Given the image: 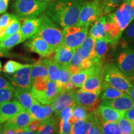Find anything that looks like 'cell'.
Segmentation results:
<instances>
[{
	"label": "cell",
	"instance_id": "6da1fadb",
	"mask_svg": "<svg viewBox=\"0 0 134 134\" xmlns=\"http://www.w3.org/2000/svg\"><path fill=\"white\" fill-rule=\"evenodd\" d=\"M83 0H57L50 3L46 14L64 28L78 24Z\"/></svg>",
	"mask_w": 134,
	"mask_h": 134
},
{
	"label": "cell",
	"instance_id": "7a4b0ae2",
	"mask_svg": "<svg viewBox=\"0 0 134 134\" xmlns=\"http://www.w3.org/2000/svg\"><path fill=\"white\" fill-rule=\"evenodd\" d=\"M40 20L39 29L35 36L44 40L55 52L57 48L62 44V30L60 29L56 23L46 14L42 15L40 17Z\"/></svg>",
	"mask_w": 134,
	"mask_h": 134
},
{
	"label": "cell",
	"instance_id": "3957f363",
	"mask_svg": "<svg viewBox=\"0 0 134 134\" xmlns=\"http://www.w3.org/2000/svg\"><path fill=\"white\" fill-rule=\"evenodd\" d=\"M103 80L110 86L124 93H127L133 86L128 78L113 62L103 64Z\"/></svg>",
	"mask_w": 134,
	"mask_h": 134
},
{
	"label": "cell",
	"instance_id": "277c9868",
	"mask_svg": "<svg viewBox=\"0 0 134 134\" xmlns=\"http://www.w3.org/2000/svg\"><path fill=\"white\" fill-rule=\"evenodd\" d=\"M48 4L38 0H16L13 6V13L21 19L37 18L46 11Z\"/></svg>",
	"mask_w": 134,
	"mask_h": 134
},
{
	"label": "cell",
	"instance_id": "5b68a950",
	"mask_svg": "<svg viewBox=\"0 0 134 134\" xmlns=\"http://www.w3.org/2000/svg\"><path fill=\"white\" fill-rule=\"evenodd\" d=\"M103 16L102 0H90L84 2L80 9L78 26H90V23L96 21Z\"/></svg>",
	"mask_w": 134,
	"mask_h": 134
},
{
	"label": "cell",
	"instance_id": "8992f818",
	"mask_svg": "<svg viewBox=\"0 0 134 134\" xmlns=\"http://www.w3.org/2000/svg\"><path fill=\"white\" fill-rule=\"evenodd\" d=\"M88 25L70 26L62 30V44L70 48H79L88 34Z\"/></svg>",
	"mask_w": 134,
	"mask_h": 134
},
{
	"label": "cell",
	"instance_id": "52a82bcc",
	"mask_svg": "<svg viewBox=\"0 0 134 134\" xmlns=\"http://www.w3.org/2000/svg\"><path fill=\"white\" fill-rule=\"evenodd\" d=\"M116 66L127 77L134 75V47L126 46L116 57Z\"/></svg>",
	"mask_w": 134,
	"mask_h": 134
},
{
	"label": "cell",
	"instance_id": "ba28073f",
	"mask_svg": "<svg viewBox=\"0 0 134 134\" xmlns=\"http://www.w3.org/2000/svg\"><path fill=\"white\" fill-rule=\"evenodd\" d=\"M100 93V92L93 93L83 91L81 89L76 90L74 93L75 103L85 107L88 110V113L96 111L100 103L99 99Z\"/></svg>",
	"mask_w": 134,
	"mask_h": 134
},
{
	"label": "cell",
	"instance_id": "9c48e42d",
	"mask_svg": "<svg viewBox=\"0 0 134 134\" xmlns=\"http://www.w3.org/2000/svg\"><path fill=\"white\" fill-rule=\"evenodd\" d=\"M32 65H24L11 76L4 75L14 86L31 91L32 82L31 70Z\"/></svg>",
	"mask_w": 134,
	"mask_h": 134
},
{
	"label": "cell",
	"instance_id": "30bf717a",
	"mask_svg": "<svg viewBox=\"0 0 134 134\" xmlns=\"http://www.w3.org/2000/svg\"><path fill=\"white\" fill-rule=\"evenodd\" d=\"M113 18L124 32L134 20V9L130 6V2H125L120 4L114 12L110 13Z\"/></svg>",
	"mask_w": 134,
	"mask_h": 134
},
{
	"label": "cell",
	"instance_id": "8fae6325",
	"mask_svg": "<svg viewBox=\"0 0 134 134\" xmlns=\"http://www.w3.org/2000/svg\"><path fill=\"white\" fill-rule=\"evenodd\" d=\"M103 80V64L96 65L93 72L84 82L81 90L93 93L100 92Z\"/></svg>",
	"mask_w": 134,
	"mask_h": 134
},
{
	"label": "cell",
	"instance_id": "7c38bea8",
	"mask_svg": "<svg viewBox=\"0 0 134 134\" xmlns=\"http://www.w3.org/2000/svg\"><path fill=\"white\" fill-rule=\"evenodd\" d=\"M75 91H61L58 94L51 104L56 116L58 117L64 109L76 104L74 98Z\"/></svg>",
	"mask_w": 134,
	"mask_h": 134
},
{
	"label": "cell",
	"instance_id": "4fadbf2b",
	"mask_svg": "<svg viewBox=\"0 0 134 134\" xmlns=\"http://www.w3.org/2000/svg\"><path fill=\"white\" fill-rule=\"evenodd\" d=\"M26 46L33 52L37 53L41 57L48 58L55 52L44 40L39 37L34 36L26 43Z\"/></svg>",
	"mask_w": 134,
	"mask_h": 134
},
{
	"label": "cell",
	"instance_id": "5bb4252c",
	"mask_svg": "<svg viewBox=\"0 0 134 134\" xmlns=\"http://www.w3.org/2000/svg\"><path fill=\"white\" fill-rule=\"evenodd\" d=\"M24 110V108L16 99L1 104H0V124H3Z\"/></svg>",
	"mask_w": 134,
	"mask_h": 134
},
{
	"label": "cell",
	"instance_id": "9a60e30c",
	"mask_svg": "<svg viewBox=\"0 0 134 134\" xmlns=\"http://www.w3.org/2000/svg\"><path fill=\"white\" fill-rule=\"evenodd\" d=\"M100 104L123 113H125L134 107V101L127 93H124L122 96L113 99L102 100Z\"/></svg>",
	"mask_w": 134,
	"mask_h": 134
},
{
	"label": "cell",
	"instance_id": "2e32d148",
	"mask_svg": "<svg viewBox=\"0 0 134 134\" xmlns=\"http://www.w3.org/2000/svg\"><path fill=\"white\" fill-rule=\"evenodd\" d=\"M105 21L104 23V29L109 39L114 44L116 45L122 36L123 32L120 29L119 25L114 19L111 13L105 16Z\"/></svg>",
	"mask_w": 134,
	"mask_h": 134
},
{
	"label": "cell",
	"instance_id": "e0dca14e",
	"mask_svg": "<svg viewBox=\"0 0 134 134\" xmlns=\"http://www.w3.org/2000/svg\"><path fill=\"white\" fill-rule=\"evenodd\" d=\"M40 24H41L40 18L23 19L19 31L25 40L32 37L37 33Z\"/></svg>",
	"mask_w": 134,
	"mask_h": 134
},
{
	"label": "cell",
	"instance_id": "ac0fdd59",
	"mask_svg": "<svg viewBox=\"0 0 134 134\" xmlns=\"http://www.w3.org/2000/svg\"><path fill=\"white\" fill-rule=\"evenodd\" d=\"M99 117L101 124L105 122H117L122 117H124V113L120 112L110 108L108 105L100 104L97 109Z\"/></svg>",
	"mask_w": 134,
	"mask_h": 134
},
{
	"label": "cell",
	"instance_id": "d6986e66",
	"mask_svg": "<svg viewBox=\"0 0 134 134\" xmlns=\"http://www.w3.org/2000/svg\"><path fill=\"white\" fill-rule=\"evenodd\" d=\"M75 50V48L61 44L55 50L53 60L59 66H69Z\"/></svg>",
	"mask_w": 134,
	"mask_h": 134
},
{
	"label": "cell",
	"instance_id": "ffe728a7",
	"mask_svg": "<svg viewBox=\"0 0 134 134\" xmlns=\"http://www.w3.org/2000/svg\"><path fill=\"white\" fill-rule=\"evenodd\" d=\"M96 111L88 113L85 119L78 120L73 123L70 134H88L94 120Z\"/></svg>",
	"mask_w": 134,
	"mask_h": 134
},
{
	"label": "cell",
	"instance_id": "44dd1931",
	"mask_svg": "<svg viewBox=\"0 0 134 134\" xmlns=\"http://www.w3.org/2000/svg\"><path fill=\"white\" fill-rule=\"evenodd\" d=\"M32 119V117L29 112L26 110H24L11 118V119L4 122V124L13 127L16 129H25Z\"/></svg>",
	"mask_w": 134,
	"mask_h": 134
},
{
	"label": "cell",
	"instance_id": "7402d4cb",
	"mask_svg": "<svg viewBox=\"0 0 134 134\" xmlns=\"http://www.w3.org/2000/svg\"><path fill=\"white\" fill-rule=\"evenodd\" d=\"M114 46L115 45L108 39L102 38H96L94 44V57L104 63V58L109 47Z\"/></svg>",
	"mask_w": 134,
	"mask_h": 134
},
{
	"label": "cell",
	"instance_id": "603a6c76",
	"mask_svg": "<svg viewBox=\"0 0 134 134\" xmlns=\"http://www.w3.org/2000/svg\"><path fill=\"white\" fill-rule=\"evenodd\" d=\"M13 91L15 98L18 100L24 109L28 111L32 103L36 100L32 96L31 92L29 90L16 86H14Z\"/></svg>",
	"mask_w": 134,
	"mask_h": 134
},
{
	"label": "cell",
	"instance_id": "cb8c5ba5",
	"mask_svg": "<svg viewBox=\"0 0 134 134\" xmlns=\"http://www.w3.org/2000/svg\"><path fill=\"white\" fill-rule=\"evenodd\" d=\"M105 21V16L103 15V16H100L96 21L94 22V24L92 25L89 34H90L92 37L94 38V39L102 38H105V39H108L109 41H110V40L109 39L108 35H107L104 29Z\"/></svg>",
	"mask_w": 134,
	"mask_h": 134
},
{
	"label": "cell",
	"instance_id": "d4e9b609",
	"mask_svg": "<svg viewBox=\"0 0 134 134\" xmlns=\"http://www.w3.org/2000/svg\"><path fill=\"white\" fill-rule=\"evenodd\" d=\"M57 119L55 117H50L43 120H41V123L36 134H56L58 132Z\"/></svg>",
	"mask_w": 134,
	"mask_h": 134
},
{
	"label": "cell",
	"instance_id": "484cf974",
	"mask_svg": "<svg viewBox=\"0 0 134 134\" xmlns=\"http://www.w3.org/2000/svg\"><path fill=\"white\" fill-rule=\"evenodd\" d=\"M123 94V92L111 86L104 81L102 83L100 93V97L102 100L113 99L122 96Z\"/></svg>",
	"mask_w": 134,
	"mask_h": 134
},
{
	"label": "cell",
	"instance_id": "4316f807",
	"mask_svg": "<svg viewBox=\"0 0 134 134\" xmlns=\"http://www.w3.org/2000/svg\"><path fill=\"white\" fill-rule=\"evenodd\" d=\"M95 39L88 34L86 38L79 47L80 52L84 58L94 57V44Z\"/></svg>",
	"mask_w": 134,
	"mask_h": 134
},
{
	"label": "cell",
	"instance_id": "83f0119b",
	"mask_svg": "<svg viewBox=\"0 0 134 134\" xmlns=\"http://www.w3.org/2000/svg\"><path fill=\"white\" fill-rule=\"evenodd\" d=\"M95 65H94L91 68H88V69L81 70V71L78 73H76V74L71 75V78H70V81L72 82V83L76 88H81L84 82L86 81L87 78L93 72Z\"/></svg>",
	"mask_w": 134,
	"mask_h": 134
},
{
	"label": "cell",
	"instance_id": "f1b7e54d",
	"mask_svg": "<svg viewBox=\"0 0 134 134\" xmlns=\"http://www.w3.org/2000/svg\"><path fill=\"white\" fill-rule=\"evenodd\" d=\"M26 41L20 31L17 32L0 42V47L5 50H9L16 45Z\"/></svg>",
	"mask_w": 134,
	"mask_h": 134
},
{
	"label": "cell",
	"instance_id": "f546056e",
	"mask_svg": "<svg viewBox=\"0 0 134 134\" xmlns=\"http://www.w3.org/2000/svg\"><path fill=\"white\" fill-rule=\"evenodd\" d=\"M41 60L47 68L48 78L55 83L59 78V65L54 60L49 58L41 59Z\"/></svg>",
	"mask_w": 134,
	"mask_h": 134
},
{
	"label": "cell",
	"instance_id": "4dcf8cb0",
	"mask_svg": "<svg viewBox=\"0 0 134 134\" xmlns=\"http://www.w3.org/2000/svg\"><path fill=\"white\" fill-rule=\"evenodd\" d=\"M40 76L48 77L47 68L46 65L42 62L41 60H39L38 62L33 64L32 66L31 70V78L32 83L36 78Z\"/></svg>",
	"mask_w": 134,
	"mask_h": 134
},
{
	"label": "cell",
	"instance_id": "1f68e13d",
	"mask_svg": "<svg viewBox=\"0 0 134 134\" xmlns=\"http://www.w3.org/2000/svg\"><path fill=\"white\" fill-rule=\"evenodd\" d=\"M60 93L57 86L56 83L52 81L48 78L47 84V90L46 92V104H50Z\"/></svg>",
	"mask_w": 134,
	"mask_h": 134
},
{
	"label": "cell",
	"instance_id": "d6a6232c",
	"mask_svg": "<svg viewBox=\"0 0 134 134\" xmlns=\"http://www.w3.org/2000/svg\"><path fill=\"white\" fill-rule=\"evenodd\" d=\"M71 76L68 66H59V78L55 83L60 92L61 91L63 85L70 81Z\"/></svg>",
	"mask_w": 134,
	"mask_h": 134
},
{
	"label": "cell",
	"instance_id": "836d02e7",
	"mask_svg": "<svg viewBox=\"0 0 134 134\" xmlns=\"http://www.w3.org/2000/svg\"><path fill=\"white\" fill-rule=\"evenodd\" d=\"M130 0H102L103 6V15L109 14L115 8L125 2H130Z\"/></svg>",
	"mask_w": 134,
	"mask_h": 134
},
{
	"label": "cell",
	"instance_id": "e575fe53",
	"mask_svg": "<svg viewBox=\"0 0 134 134\" xmlns=\"http://www.w3.org/2000/svg\"><path fill=\"white\" fill-rule=\"evenodd\" d=\"M118 122L122 134H134V123L125 117L120 118Z\"/></svg>",
	"mask_w": 134,
	"mask_h": 134
},
{
	"label": "cell",
	"instance_id": "d590c367",
	"mask_svg": "<svg viewBox=\"0 0 134 134\" xmlns=\"http://www.w3.org/2000/svg\"><path fill=\"white\" fill-rule=\"evenodd\" d=\"M101 130L103 134H122L117 122H105L101 124Z\"/></svg>",
	"mask_w": 134,
	"mask_h": 134
},
{
	"label": "cell",
	"instance_id": "8d00e7d4",
	"mask_svg": "<svg viewBox=\"0 0 134 134\" xmlns=\"http://www.w3.org/2000/svg\"><path fill=\"white\" fill-rule=\"evenodd\" d=\"M21 26V19H20L19 18H18V16H16L14 19H13L12 21H11V23H10V24H9V26L7 27V29H6V33H5L3 41L6 39V38H8V37L11 36V35L14 34V33L19 31Z\"/></svg>",
	"mask_w": 134,
	"mask_h": 134
},
{
	"label": "cell",
	"instance_id": "74e56055",
	"mask_svg": "<svg viewBox=\"0 0 134 134\" xmlns=\"http://www.w3.org/2000/svg\"><path fill=\"white\" fill-rule=\"evenodd\" d=\"M23 64H21L18 62L13 61V60H9L5 63L3 67V71L7 74H13L16 72L20 68L23 66Z\"/></svg>",
	"mask_w": 134,
	"mask_h": 134
},
{
	"label": "cell",
	"instance_id": "f35d334b",
	"mask_svg": "<svg viewBox=\"0 0 134 134\" xmlns=\"http://www.w3.org/2000/svg\"><path fill=\"white\" fill-rule=\"evenodd\" d=\"M88 115V110L85 107L75 104L73 108V116L76 120L85 119Z\"/></svg>",
	"mask_w": 134,
	"mask_h": 134
},
{
	"label": "cell",
	"instance_id": "ab89813d",
	"mask_svg": "<svg viewBox=\"0 0 134 134\" xmlns=\"http://www.w3.org/2000/svg\"><path fill=\"white\" fill-rule=\"evenodd\" d=\"M14 99L13 89L0 88V104Z\"/></svg>",
	"mask_w": 134,
	"mask_h": 134
},
{
	"label": "cell",
	"instance_id": "60d3db41",
	"mask_svg": "<svg viewBox=\"0 0 134 134\" xmlns=\"http://www.w3.org/2000/svg\"><path fill=\"white\" fill-rule=\"evenodd\" d=\"M88 134H103L101 130V120L99 117L97 110L95 113L94 120L93 121V125Z\"/></svg>",
	"mask_w": 134,
	"mask_h": 134
},
{
	"label": "cell",
	"instance_id": "b9f144b4",
	"mask_svg": "<svg viewBox=\"0 0 134 134\" xmlns=\"http://www.w3.org/2000/svg\"><path fill=\"white\" fill-rule=\"evenodd\" d=\"M83 59H84V58L82 57L81 53H80L79 48H76V50H75L74 54H73V57H72V58H71V62H70V63L69 65H71V66H75L79 67V68H81V63Z\"/></svg>",
	"mask_w": 134,
	"mask_h": 134
},
{
	"label": "cell",
	"instance_id": "7bdbcfd3",
	"mask_svg": "<svg viewBox=\"0 0 134 134\" xmlns=\"http://www.w3.org/2000/svg\"><path fill=\"white\" fill-rule=\"evenodd\" d=\"M73 105H72V106H69L64 109L58 115V118L60 119L69 122L70 119L71 118L72 115H73Z\"/></svg>",
	"mask_w": 134,
	"mask_h": 134
},
{
	"label": "cell",
	"instance_id": "ee69618b",
	"mask_svg": "<svg viewBox=\"0 0 134 134\" xmlns=\"http://www.w3.org/2000/svg\"><path fill=\"white\" fill-rule=\"evenodd\" d=\"M14 14H10L9 13H5L0 17V27H8L11 21L16 18Z\"/></svg>",
	"mask_w": 134,
	"mask_h": 134
},
{
	"label": "cell",
	"instance_id": "f6af8a7d",
	"mask_svg": "<svg viewBox=\"0 0 134 134\" xmlns=\"http://www.w3.org/2000/svg\"><path fill=\"white\" fill-rule=\"evenodd\" d=\"M60 130L58 134H70L72 125L68 122L65 121L62 119H60Z\"/></svg>",
	"mask_w": 134,
	"mask_h": 134
},
{
	"label": "cell",
	"instance_id": "bcb514c9",
	"mask_svg": "<svg viewBox=\"0 0 134 134\" xmlns=\"http://www.w3.org/2000/svg\"><path fill=\"white\" fill-rule=\"evenodd\" d=\"M124 37L127 41H134V21L127 27Z\"/></svg>",
	"mask_w": 134,
	"mask_h": 134
},
{
	"label": "cell",
	"instance_id": "7dc6e473",
	"mask_svg": "<svg viewBox=\"0 0 134 134\" xmlns=\"http://www.w3.org/2000/svg\"><path fill=\"white\" fill-rule=\"evenodd\" d=\"M41 120L34 119H32L31 122H30V123L28 124L26 129L29 130H31V131L36 132L37 130L38 129V127L41 125Z\"/></svg>",
	"mask_w": 134,
	"mask_h": 134
},
{
	"label": "cell",
	"instance_id": "c3c4849f",
	"mask_svg": "<svg viewBox=\"0 0 134 134\" xmlns=\"http://www.w3.org/2000/svg\"><path fill=\"white\" fill-rule=\"evenodd\" d=\"M0 88L14 89V86L8 80L0 75Z\"/></svg>",
	"mask_w": 134,
	"mask_h": 134
},
{
	"label": "cell",
	"instance_id": "681fc988",
	"mask_svg": "<svg viewBox=\"0 0 134 134\" xmlns=\"http://www.w3.org/2000/svg\"><path fill=\"white\" fill-rule=\"evenodd\" d=\"M41 106H42V104L40 102H38V100H34V102L32 103V104L31 108H30L28 110V112H29L30 114L31 115L32 117L33 115L35 113H36L37 110L38 109L41 108Z\"/></svg>",
	"mask_w": 134,
	"mask_h": 134
},
{
	"label": "cell",
	"instance_id": "f907efd6",
	"mask_svg": "<svg viewBox=\"0 0 134 134\" xmlns=\"http://www.w3.org/2000/svg\"><path fill=\"white\" fill-rule=\"evenodd\" d=\"M76 87H75L73 84L72 83L71 81L67 82L62 87L61 91H76Z\"/></svg>",
	"mask_w": 134,
	"mask_h": 134
},
{
	"label": "cell",
	"instance_id": "816d5d0a",
	"mask_svg": "<svg viewBox=\"0 0 134 134\" xmlns=\"http://www.w3.org/2000/svg\"><path fill=\"white\" fill-rule=\"evenodd\" d=\"M16 131V129L8 126V125H5L4 124H3L2 129H1V132H2L3 134H15Z\"/></svg>",
	"mask_w": 134,
	"mask_h": 134
},
{
	"label": "cell",
	"instance_id": "f5cc1de1",
	"mask_svg": "<svg viewBox=\"0 0 134 134\" xmlns=\"http://www.w3.org/2000/svg\"><path fill=\"white\" fill-rule=\"evenodd\" d=\"M9 0H0V14H4L7 11Z\"/></svg>",
	"mask_w": 134,
	"mask_h": 134
},
{
	"label": "cell",
	"instance_id": "db71d44e",
	"mask_svg": "<svg viewBox=\"0 0 134 134\" xmlns=\"http://www.w3.org/2000/svg\"><path fill=\"white\" fill-rule=\"evenodd\" d=\"M124 117L130 121L134 122V107L125 112L124 113Z\"/></svg>",
	"mask_w": 134,
	"mask_h": 134
},
{
	"label": "cell",
	"instance_id": "11a10c76",
	"mask_svg": "<svg viewBox=\"0 0 134 134\" xmlns=\"http://www.w3.org/2000/svg\"><path fill=\"white\" fill-rule=\"evenodd\" d=\"M15 134H36V132H33L25 129H18Z\"/></svg>",
	"mask_w": 134,
	"mask_h": 134
},
{
	"label": "cell",
	"instance_id": "9f6ffc18",
	"mask_svg": "<svg viewBox=\"0 0 134 134\" xmlns=\"http://www.w3.org/2000/svg\"><path fill=\"white\" fill-rule=\"evenodd\" d=\"M127 94L132 99H133V100L134 101V87L133 86H132V88L130 89L129 91L127 92Z\"/></svg>",
	"mask_w": 134,
	"mask_h": 134
},
{
	"label": "cell",
	"instance_id": "6f0895ef",
	"mask_svg": "<svg viewBox=\"0 0 134 134\" xmlns=\"http://www.w3.org/2000/svg\"><path fill=\"white\" fill-rule=\"evenodd\" d=\"M7 53H8V50H5L4 49H3L2 48L0 47V57L6 56Z\"/></svg>",
	"mask_w": 134,
	"mask_h": 134
},
{
	"label": "cell",
	"instance_id": "680465c9",
	"mask_svg": "<svg viewBox=\"0 0 134 134\" xmlns=\"http://www.w3.org/2000/svg\"><path fill=\"white\" fill-rule=\"evenodd\" d=\"M127 78H128L129 81H130V83H131V85L134 87V75L129 77H127Z\"/></svg>",
	"mask_w": 134,
	"mask_h": 134
},
{
	"label": "cell",
	"instance_id": "91938a15",
	"mask_svg": "<svg viewBox=\"0 0 134 134\" xmlns=\"http://www.w3.org/2000/svg\"><path fill=\"white\" fill-rule=\"evenodd\" d=\"M38 1H41V2H45V3H48V4H50V3L54 2V1H57V0H38Z\"/></svg>",
	"mask_w": 134,
	"mask_h": 134
},
{
	"label": "cell",
	"instance_id": "94428289",
	"mask_svg": "<svg viewBox=\"0 0 134 134\" xmlns=\"http://www.w3.org/2000/svg\"><path fill=\"white\" fill-rule=\"evenodd\" d=\"M130 6H132V8L134 9V0H130Z\"/></svg>",
	"mask_w": 134,
	"mask_h": 134
},
{
	"label": "cell",
	"instance_id": "6125c7cd",
	"mask_svg": "<svg viewBox=\"0 0 134 134\" xmlns=\"http://www.w3.org/2000/svg\"><path fill=\"white\" fill-rule=\"evenodd\" d=\"M2 127H3V125L1 124H0V130H1L2 129Z\"/></svg>",
	"mask_w": 134,
	"mask_h": 134
},
{
	"label": "cell",
	"instance_id": "be15d7a7",
	"mask_svg": "<svg viewBox=\"0 0 134 134\" xmlns=\"http://www.w3.org/2000/svg\"><path fill=\"white\" fill-rule=\"evenodd\" d=\"M1 71V62H0V71Z\"/></svg>",
	"mask_w": 134,
	"mask_h": 134
}]
</instances>
